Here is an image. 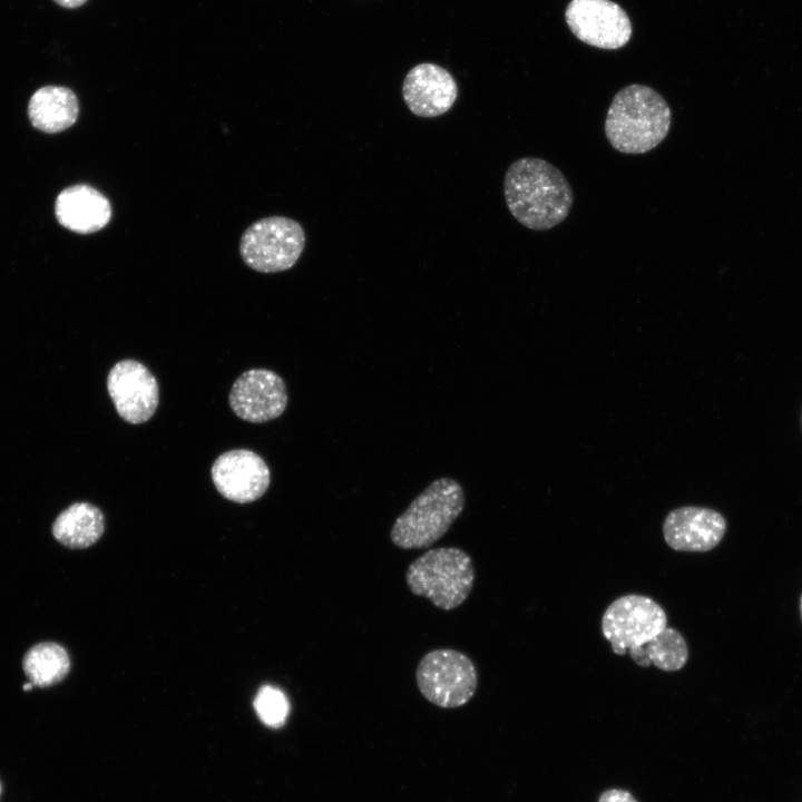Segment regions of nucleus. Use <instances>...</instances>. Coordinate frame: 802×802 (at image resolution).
Wrapping results in <instances>:
<instances>
[{"mask_svg": "<svg viewBox=\"0 0 802 802\" xmlns=\"http://www.w3.org/2000/svg\"><path fill=\"white\" fill-rule=\"evenodd\" d=\"M503 194L510 214L532 231L559 225L574 204L571 186L561 170L537 157L519 158L508 167Z\"/></svg>", "mask_w": 802, "mask_h": 802, "instance_id": "f257e3e1", "label": "nucleus"}, {"mask_svg": "<svg viewBox=\"0 0 802 802\" xmlns=\"http://www.w3.org/2000/svg\"><path fill=\"white\" fill-rule=\"evenodd\" d=\"M672 110L652 87L632 84L612 99L605 118V135L614 149L639 155L656 148L668 135Z\"/></svg>", "mask_w": 802, "mask_h": 802, "instance_id": "f03ea898", "label": "nucleus"}, {"mask_svg": "<svg viewBox=\"0 0 802 802\" xmlns=\"http://www.w3.org/2000/svg\"><path fill=\"white\" fill-rule=\"evenodd\" d=\"M463 508L462 486L449 477L436 479L398 516L390 539L404 550L428 548L446 535Z\"/></svg>", "mask_w": 802, "mask_h": 802, "instance_id": "7ed1b4c3", "label": "nucleus"}, {"mask_svg": "<svg viewBox=\"0 0 802 802\" xmlns=\"http://www.w3.org/2000/svg\"><path fill=\"white\" fill-rule=\"evenodd\" d=\"M475 568L471 557L458 547L429 549L405 571L409 590L429 599L437 608L459 607L472 590Z\"/></svg>", "mask_w": 802, "mask_h": 802, "instance_id": "20e7f679", "label": "nucleus"}, {"mask_svg": "<svg viewBox=\"0 0 802 802\" xmlns=\"http://www.w3.org/2000/svg\"><path fill=\"white\" fill-rule=\"evenodd\" d=\"M304 246L305 233L300 223L285 216H270L245 229L239 253L252 270L277 273L294 266Z\"/></svg>", "mask_w": 802, "mask_h": 802, "instance_id": "39448f33", "label": "nucleus"}, {"mask_svg": "<svg viewBox=\"0 0 802 802\" xmlns=\"http://www.w3.org/2000/svg\"><path fill=\"white\" fill-rule=\"evenodd\" d=\"M415 682L427 701L439 707L454 708L473 697L478 673L466 654L452 648H438L420 659Z\"/></svg>", "mask_w": 802, "mask_h": 802, "instance_id": "423d86ee", "label": "nucleus"}, {"mask_svg": "<svg viewBox=\"0 0 802 802\" xmlns=\"http://www.w3.org/2000/svg\"><path fill=\"white\" fill-rule=\"evenodd\" d=\"M667 627L663 607L648 596L628 594L616 598L604 612L602 632L614 654L633 656L654 642Z\"/></svg>", "mask_w": 802, "mask_h": 802, "instance_id": "0eeeda50", "label": "nucleus"}, {"mask_svg": "<svg viewBox=\"0 0 802 802\" xmlns=\"http://www.w3.org/2000/svg\"><path fill=\"white\" fill-rule=\"evenodd\" d=\"M565 19L580 41L600 49L624 47L633 32L629 17L612 0H570Z\"/></svg>", "mask_w": 802, "mask_h": 802, "instance_id": "6e6552de", "label": "nucleus"}, {"mask_svg": "<svg viewBox=\"0 0 802 802\" xmlns=\"http://www.w3.org/2000/svg\"><path fill=\"white\" fill-rule=\"evenodd\" d=\"M109 397L121 419L133 424L148 421L159 401L158 383L140 362L126 359L117 362L107 378Z\"/></svg>", "mask_w": 802, "mask_h": 802, "instance_id": "1a4fd4ad", "label": "nucleus"}, {"mask_svg": "<svg viewBox=\"0 0 802 802\" xmlns=\"http://www.w3.org/2000/svg\"><path fill=\"white\" fill-rule=\"evenodd\" d=\"M283 379L267 369H251L242 373L229 392V405L242 420L262 423L283 414L287 405Z\"/></svg>", "mask_w": 802, "mask_h": 802, "instance_id": "9d476101", "label": "nucleus"}, {"mask_svg": "<svg viewBox=\"0 0 802 802\" xmlns=\"http://www.w3.org/2000/svg\"><path fill=\"white\" fill-rule=\"evenodd\" d=\"M211 473L218 492L238 503H247L261 498L271 481L266 462L247 449H234L222 453L214 461Z\"/></svg>", "mask_w": 802, "mask_h": 802, "instance_id": "9b49d317", "label": "nucleus"}, {"mask_svg": "<svg viewBox=\"0 0 802 802\" xmlns=\"http://www.w3.org/2000/svg\"><path fill=\"white\" fill-rule=\"evenodd\" d=\"M726 520L716 510L685 506L668 512L663 522V536L672 549L705 552L715 548L726 531Z\"/></svg>", "mask_w": 802, "mask_h": 802, "instance_id": "f8f14e48", "label": "nucleus"}, {"mask_svg": "<svg viewBox=\"0 0 802 802\" xmlns=\"http://www.w3.org/2000/svg\"><path fill=\"white\" fill-rule=\"evenodd\" d=\"M402 96L412 114L432 118L446 114L453 106L458 97V85L446 68L422 62L405 75Z\"/></svg>", "mask_w": 802, "mask_h": 802, "instance_id": "ddd939ff", "label": "nucleus"}, {"mask_svg": "<svg viewBox=\"0 0 802 802\" xmlns=\"http://www.w3.org/2000/svg\"><path fill=\"white\" fill-rule=\"evenodd\" d=\"M55 214L65 228L78 234H90L102 229L109 223L111 205L96 188L77 184L59 193Z\"/></svg>", "mask_w": 802, "mask_h": 802, "instance_id": "4468645a", "label": "nucleus"}, {"mask_svg": "<svg viewBox=\"0 0 802 802\" xmlns=\"http://www.w3.org/2000/svg\"><path fill=\"white\" fill-rule=\"evenodd\" d=\"M79 115L76 94L62 86H45L36 90L28 104L32 126L48 134L71 127Z\"/></svg>", "mask_w": 802, "mask_h": 802, "instance_id": "2eb2a0df", "label": "nucleus"}, {"mask_svg": "<svg viewBox=\"0 0 802 802\" xmlns=\"http://www.w3.org/2000/svg\"><path fill=\"white\" fill-rule=\"evenodd\" d=\"M105 519L100 509L89 502H76L53 521L52 535L63 546L84 549L102 535Z\"/></svg>", "mask_w": 802, "mask_h": 802, "instance_id": "dca6fc26", "label": "nucleus"}, {"mask_svg": "<svg viewBox=\"0 0 802 802\" xmlns=\"http://www.w3.org/2000/svg\"><path fill=\"white\" fill-rule=\"evenodd\" d=\"M22 667L33 686L48 687L60 683L67 676L70 658L61 645L43 642L27 651Z\"/></svg>", "mask_w": 802, "mask_h": 802, "instance_id": "f3484780", "label": "nucleus"}, {"mask_svg": "<svg viewBox=\"0 0 802 802\" xmlns=\"http://www.w3.org/2000/svg\"><path fill=\"white\" fill-rule=\"evenodd\" d=\"M630 657L640 667L654 665L664 672H676L687 663L688 647L684 636L667 626L654 642Z\"/></svg>", "mask_w": 802, "mask_h": 802, "instance_id": "a211bd4d", "label": "nucleus"}, {"mask_svg": "<svg viewBox=\"0 0 802 802\" xmlns=\"http://www.w3.org/2000/svg\"><path fill=\"white\" fill-rule=\"evenodd\" d=\"M254 708L265 725L278 728L284 725L287 718L290 703L281 689L264 685L256 694Z\"/></svg>", "mask_w": 802, "mask_h": 802, "instance_id": "6ab92c4d", "label": "nucleus"}, {"mask_svg": "<svg viewBox=\"0 0 802 802\" xmlns=\"http://www.w3.org/2000/svg\"><path fill=\"white\" fill-rule=\"evenodd\" d=\"M598 802H638V801L635 799V796L630 792H628L626 790L609 789V790L604 791L600 794Z\"/></svg>", "mask_w": 802, "mask_h": 802, "instance_id": "aec40b11", "label": "nucleus"}, {"mask_svg": "<svg viewBox=\"0 0 802 802\" xmlns=\"http://www.w3.org/2000/svg\"><path fill=\"white\" fill-rule=\"evenodd\" d=\"M53 1L63 8L74 9V8H78V7L82 6L87 0H53Z\"/></svg>", "mask_w": 802, "mask_h": 802, "instance_id": "412c9836", "label": "nucleus"}, {"mask_svg": "<svg viewBox=\"0 0 802 802\" xmlns=\"http://www.w3.org/2000/svg\"><path fill=\"white\" fill-rule=\"evenodd\" d=\"M32 686H33V685H32L31 683L25 684V685H23V689H25V691H29V689H31Z\"/></svg>", "mask_w": 802, "mask_h": 802, "instance_id": "4be33fe9", "label": "nucleus"}, {"mask_svg": "<svg viewBox=\"0 0 802 802\" xmlns=\"http://www.w3.org/2000/svg\"><path fill=\"white\" fill-rule=\"evenodd\" d=\"M800 614H801V619H802V595L800 597Z\"/></svg>", "mask_w": 802, "mask_h": 802, "instance_id": "5701e85b", "label": "nucleus"}, {"mask_svg": "<svg viewBox=\"0 0 802 802\" xmlns=\"http://www.w3.org/2000/svg\"><path fill=\"white\" fill-rule=\"evenodd\" d=\"M0 792H1V784H0Z\"/></svg>", "mask_w": 802, "mask_h": 802, "instance_id": "b1692460", "label": "nucleus"}]
</instances>
